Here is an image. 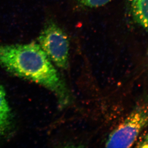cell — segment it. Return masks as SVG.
<instances>
[{
  "instance_id": "6da1fadb",
  "label": "cell",
  "mask_w": 148,
  "mask_h": 148,
  "mask_svg": "<svg viewBox=\"0 0 148 148\" xmlns=\"http://www.w3.org/2000/svg\"><path fill=\"white\" fill-rule=\"evenodd\" d=\"M0 65L11 74L52 91L62 106L69 103L70 92L65 82L37 42L0 44Z\"/></svg>"
},
{
  "instance_id": "7a4b0ae2",
  "label": "cell",
  "mask_w": 148,
  "mask_h": 148,
  "mask_svg": "<svg viewBox=\"0 0 148 148\" xmlns=\"http://www.w3.org/2000/svg\"><path fill=\"white\" fill-rule=\"evenodd\" d=\"M148 125V103L138 105L109 135L107 148H129Z\"/></svg>"
},
{
  "instance_id": "3957f363",
  "label": "cell",
  "mask_w": 148,
  "mask_h": 148,
  "mask_svg": "<svg viewBox=\"0 0 148 148\" xmlns=\"http://www.w3.org/2000/svg\"><path fill=\"white\" fill-rule=\"evenodd\" d=\"M39 44L50 61L60 68L68 66L69 41L67 34L54 21H48L38 38Z\"/></svg>"
},
{
  "instance_id": "277c9868",
  "label": "cell",
  "mask_w": 148,
  "mask_h": 148,
  "mask_svg": "<svg viewBox=\"0 0 148 148\" xmlns=\"http://www.w3.org/2000/svg\"><path fill=\"white\" fill-rule=\"evenodd\" d=\"M12 115L6 91L0 84V135L8 131L11 125Z\"/></svg>"
},
{
  "instance_id": "5b68a950",
  "label": "cell",
  "mask_w": 148,
  "mask_h": 148,
  "mask_svg": "<svg viewBox=\"0 0 148 148\" xmlns=\"http://www.w3.org/2000/svg\"><path fill=\"white\" fill-rule=\"evenodd\" d=\"M132 13L136 22L148 31V0H133Z\"/></svg>"
},
{
  "instance_id": "8992f818",
  "label": "cell",
  "mask_w": 148,
  "mask_h": 148,
  "mask_svg": "<svg viewBox=\"0 0 148 148\" xmlns=\"http://www.w3.org/2000/svg\"><path fill=\"white\" fill-rule=\"evenodd\" d=\"M80 5L89 7L96 8L104 5L109 3L111 0H75Z\"/></svg>"
},
{
  "instance_id": "52a82bcc",
  "label": "cell",
  "mask_w": 148,
  "mask_h": 148,
  "mask_svg": "<svg viewBox=\"0 0 148 148\" xmlns=\"http://www.w3.org/2000/svg\"><path fill=\"white\" fill-rule=\"evenodd\" d=\"M138 148H148V134L144 136L137 143Z\"/></svg>"
},
{
  "instance_id": "ba28073f",
  "label": "cell",
  "mask_w": 148,
  "mask_h": 148,
  "mask_svg": "<svg viewBox=\"0 0 148 148\" xmlns=\"http://www.w3.org/2000/svg\"><path fill=\"white\" fill-rule=\"evenodd\" d=\"M132 1H133V0H132Z\"/></svg>"
}]
</instances>
